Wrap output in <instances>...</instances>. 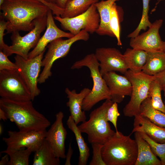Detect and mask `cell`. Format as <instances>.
I'll return each mask as SVG.
<instances>
[{"mask_svg":"<svg viewBox=\"0 0 165 165\" xmlns=\"http://www.w3.org/2000/svg\"><path fill=\"white\" fill-rule=\"evenodd\" d=\"M0 9V16L8 22L7 33L30 31L34 27L35 20L47 15L50 9L37 0H4Z\"/></svg>","mask_w":165,"mask_h":165,"instance_id":"1","label":"cell"},{"mask_svg":"<svg viewBox=\"0 0 165 165\" xmlns=\"http://www.w3.org/2000/svg\"><path fill=\"white\" fill-rule=\"evenodd\" d=\"M0 108L19 130L28 132L46 130L50 122L34 107L31 100L17 101L1 98Z\"/></svg>","mask_w":165,"mask_h":165,"instance_id":"2","label":"cell"},{"mask_svg":"<svg viewBox=\"0 0 165 165\" xmlns=\"http://www.w3.org/2000/svg\"><path fill=\"white\" fill-rule=\"evenodd\" d=\"M138 147L135 139L119 131L103 145L102 156L106 165H135Z\"/></svg>","mask_w":165,"mask_h":165,"instance_id":"3","label":"cell"},{"mask_svg":"<svg viewBox=\"0 0 165 165\" xmlns=\"http://www.w3.org/2000/svg\"><path fill=\"white\" fill-rule=\"evenodd\" d=\"M114 102L111 99H106L91 112L88 120L78 126L82 133L87 134L89 143L103 145L115 133L107 119L108 110Z\"/></svg>","mask_w":165,"mask_h":165,"instance_id":"4","label":"cell"},{"mask_svg":"<svg viewBox=\"0 0 165 165\" xmlns=\"http://www.w3.org/2000/svg\"><path fill=\"white\" fill-rule=\"evenodd\" d=\"M100 64L95 54H88L82 59L75 62L71 67L72 69H79L83 67H88L93 82V87L89 94L83 100L82 109L89 111L100 101L111 99L109 89L100 73Z\"/></svg>","mask_w":165,"mask_h":165,"instance_id":"5","label":"cell"},{"mask_svg":"<svg viewBox=\"0 0 165 165\" xmlns=\"http://www.w3.org/2000/svg\"><path fill=\"white\" fill-rule=\"evenodd\" d=\"M89 34L84 30L78 34L67 39L62 38L56 39L50 42L47 46L48 50L42 62L43 70L38 79V83L45 82L52 74L51 68L54 62L57 59L65 57L68 53L72 45L79 40L87 41Z\"/></svg>","mask_w":165,"mask_h":165,"instance_id":"6","label":"cell"},{"mask_svg":"<svg viewBox=\"0 0 165 165\" xmlns=\"http://www.w3.org/2000/svg\"><path fill=\"white\" fill-rule=\"evenodd\" d=\"M47 19L46 15L36 19L34 28L23 36H21L18 31L12 32V45L6 44L2 50L8 56L15 54L28 59L29 51L36 46L41 33L46 27Z\"/></svg>","mask_w":165,"mask_h":165,"instance_id":"7","label":"cell"},{"mask_svg":"<svg viewBox=\"0 0 165 165\" xmlns=\"http://www.w3.org/2000/svg\"><path fill=\"white\" fill-rule=\"evenodd\" d=\"M131 83L132 91L130 99L123 109L124 115L131 117L139 114L142 102L148 97L150 84L155 79L142 71L135 72L128 70L124 74Z\"/></svg>","mask_w":165,"mask_h":165,"instance_id":"8","label":"cell"},{"mask_svg":"<svg viewBox=\"0 0 165 165\" xmlns=\"http://www.w3.org/2000/svg\"><path fill=\"white\" fill-rule=\"evenodd\" d=\"M0 96L15 101H32L30 91L17 70H0Z\"/></svg>","mask_w":165,"mask_h":165,"instance_id":"9","label":"cell"},{"mask_svg":"<svg viewBox=\"0 0 165 165\" xmlns=\"http://www.w3.org/2000/svg\"><path fill=\"white\" fill-rule=\"evenodd\" d=\"M58 21L64 30L69 31L74 35L84 30L91 34L96 32L100 24V16L94 3L82 14L72 18L53 16Z\"/></svg>","mask_w":165,"mask_h":165,"instance_id":"10","label":"cell"},{"mask_svg":"<svg viewBox=\"0 0 165 165\" xmlns=\"http://www.w3.org/2000/svg\"><path fill=\"white\" fill-rule=\"evenodd\" d=\"M45 51L34 58L27 59L18 55L14 57L15 63L18 67L17 70L30 91L32 101L41 92L37 85Z\"/></svg>","mask_w":165,"mask_h":165,"instance_id":"11","label":"cell"},{"mask_svg":"<svg viewBox=\"0 0 165 165\" xmlns=\"http://www.w3.org/2000/svg\"><path fill=\"white\" fill-rule=\"evenodd\" d=\"M46 131V130L28 132L9 131L8 137L2 138L7 148L1 153H5L7 152H13L23 148H31L35 152L39 148L45 140Z\"/></svg>","mask_w":165,"mask_h":165,"instance_id":"12","label":"cell"},{"mask_svg":"<svg viewBox=\"0 0 165 165\" xmlns=\"http://www.w3.org/2000/svg\"><path fill=\"white\" fill-rule=\"evenodd\" d=\"M94 54L99 62L100 72L102 76L112 71L124 74L128 70L123 54L115 48H97Z\"/></svg>","mask_w":165,"mask_h":165,"instance_id":"13","label":"cell"},{"mask_svg":"<svg viewBox=\"0 0 165 165\" xmlns=\"http://www.w3.org/2000/svg\"><path fill=\"white\" fill-rule=\"evenodd\" d=\"M163 22L162 19L156 20L152 23L146 31L131 38L130 46L132 48L147 52L163 51V41L159 33Z\"/></svg>","mask_w":165,"mask_h":165,"instance_id":"14","label":"cell"},{"mask_svg":"<svg viewBox=\"0 0 165 165\" xmlns=\"http://www.w3.org/2000/svg\"><path fill=\"white\" fill-rule=\"evenodd\" d=\"M55 116V120L46 131L45 139L51 146L57 157L65 159V141L67 132L63 122L64 114L60 111Z\"/></svg>","mask_w":165,"mask_h":165,"instance_id":"15","label":"cell"},{"mask_svg":"<svg viewBox=\"0 0 165 165\" xmlns=\"http://www.w3.org/2000/svg\"><path fill=\"white\" fill-rule=\"evenodd\" d=\"M52 10L50 9L47 16L46 29L44 35L40 37L37 44L28 54V59L34 58L46 50L48 44L53 40L59 38H69L73 36L70 32H66L59 28L54 21Z\"/></svg>","mask_w":165,"mask_h":165,"instance_id":"16","label":"cell"},{"mask_svg":"<svg viewBox=\"0 0 165 165\" xmlns=\"http://www.w3.org/2000/svg\"><path fill=\"white\" fill-rule=\"evenodd\" d=\"M103 77L109 89L111 100L113 102L120 103L126 96H131L132 84L126 76L112 71L105 73Z\"/></svg>","mask_w":165,"mask_h":165,"instance_id":"17","label":"cell"},{"mask_svg":"<svg viewBox=\"0 0 165 165\" xmlns=\"http://www.w3.org/2000/svg\"><path fill=\"white\" fill-rule=\"evenodd\" d=\"M91 90L84 88L77 93L75 90H71L66 88L65 91L68 99L66 105L69 108L70 116L77 125L80 122H83L86 119L85 111L82 109V103L84 98L89 94Z\"/></svg>","mask_w":165,"mask_h":165,"instance_id":"18","label":"cell"},{"mask_svg":"<svg viewBox=\"0 0 165 165\" xmlns=\"http://www.w3.org/2000/svg\"><path fill=\"white\" fill-rule=\"evenodd\" d=\"M134 117L132 134L136 132H143L156 142L165 143V127L156 125L147 117L139 114Z\"/></svg>","mask_w":165,"mask_h":165,"instance_id":"19","label":"cell"},{"mask_svg":"<svg viewBox=\"0 0 165 165\" xmlns=\"http://www.w3.org/2000/svg\"><path fill=\"white\" fill-rule=\"evenodd\" d=\"M135 140L137 144L138 153L135 165H162L161 161L152 152L148 142L140 133H134Z\"/></svg>","mask_w":165,"mask_h":165,"instance_id":"20","label":"cell"},{"mask_svg":"<svg viewBox=\"0 0 165 165\" xmlns=\"http://www.w3.org/2000/svg\"><path fill=\"white\" fill-rule=\"evenodd\" d=\"M119 0H101L94 3L100 16V25L96 32L98 35L115 37L109 26L110 11L112 5Z\"/></svg>","mask_w":165,"mask_h":165,"instance_id":"21","label":"cell"},{"mask_svg":"<svg viewBox=\"0 0 165 165\" xmlns=\"http://www.w3.org/2000/svg\"><path fill=\"white\" fill-rule=\"evenodd\" d=\"M57 157L51 146L45 139L39 148L35 152L33 165H59Z\"/></svg>","mask_w":165,"mask_h":165,"instance_id":"22","label":"cell"},{"mask_svg":"<svg viewBox=\"0 0 165 165\" xmlns=\"http://www.w3.org/2000/svg\"><path fill=\"white\" fill-rule=\"evenodd\" d=\"M123 54L128 70L135 72L142 71L146 62L148 52L142 50L128 48Z\"/></svg>","mask_w":165,"mask_h":165,"instance_id":"23","label":"cell"},{"mask_svg":"<svg viewBox=\"0 0 165 165\" xmlns=\"http://www.w3.org/2000/svg\"><path fill=\"white\" fill-rule=\"evenodd\" d=\"M68 128L74 134L79 151V165H86L90 155V149L83 137L82 133L72 117L70 116L67 121Z\"/></svg>","mask_w":165,"mask_h":165,"instance_id":"24","label":"cell"},{"mask_svg":"<svg viewBox=\"0 0 165 165\" xmlns=\"http://www.w3.org/2000/svg\"><path fill=\"white\" fill-rule=\"evenodd\" d=\"M146 62L142 72L147 75H154L165 69V52L163 51L148 52Z\"/></svg>","mask_w":165,"mask_h":165,"instance_id":"25","label":"cell"},{"mask_svg":"<svg viewBox=\"0 0 165 165\" xmlns=\"http://www.w3.org/2000/svg\"><path fill=\"white\" fill-rule=\"evenodd\" d=\"M139 114L147 117L156 125L165 127V113L153 108L150 97H148L142 102Z\"/></svg>","mask_w":165,"mask_h":165,"instance_id":"26","label":"cell"},{"mask_svg":"<svg viewBox=\"0 0 165 165\" xmlns=\"http://www.w3.org/2000/svg\"><path fill=\"white\" fill-rule=\"evenodd\" d=\"M97 0H70L66 4L61 16L62 18H72L86 11Z\"/></svg>","mask_w":165,"mask_h":165,"instance_id":"27","label":"cell"},{"mask_svg":"<svg viewBox=\"0 0 165 165\" xmlns=\"http://www.w3.org/2000/svg\"><path fill=\"white\" fill-rule=\"evenodd\" d=\"M124 12L122 8L116 2L112 5L111 9L109 26L117 40L118 46L122 44L120 39V23L123 20Z\"/></svg>","mask_w":165,"mask_h":165,"instance_id":"28","label":"cell"},{"mask_svg":"<svg viewBox=\"0 0 165 165\" xmlns=\"http://www.w3.org/2000/svg\"><path fill=\"white\" fill-rule=\"evenodd\" d=\"M163 89L158 80L155 79L150 84L148 97L151 98L153 108L165 113V105L161 97V92Z\"/></svg>","mask_w":165,"mask_h":165,"instance_id":"29","label":"cell"},{"mask_svg":"<svg viewBox=\"0 0 165 165\" xmlns=\"http://www.w3.org/2000/svg\"><path fill=\"white\" fill-rule=\"evenodd\" d=\"M32 152L33 151L31 148H23L16 151L6 152L5 153L8 154L9 156L8 165H28L29 157Z\"/></svg>","mask_w":165,"mask_h":165,"instance_id":"30","label":"cell"},{"mask_svg":"<svg viewBox=\"0 0 165 165\" xmlns=\"http://www.w3.org/2000/svg\"><path fill=\"white\" fill-rule=\"evenodd\" d=\"M150 0H142L143 9L141 17L138 25L136 28L127 35L129 38H133L139 35L141 30L146 31L152 25L149 20L148 13L149 9Z\"/></svg>","mask_w":165,"mask_h":165,"instance_id":"31","label":"cell"},{"mask_svg":"<svg viewBox=\"0 0 165 165\" xmlns=\"http://www.w3.org/2000/svg\"><path fill=\"white\" fill-rule=\"evenodd\" d=\"M142 137L149 145L154 153L159 157L162 165H165V143H160L156 142L143 132H140Z\"/></svg>","mask_w":165,"mask_h":165,"instance_id":"32","label":"cell"},{"mask_svg":"<svg viewBox=\"0 0 165 165\" xmlns=\"http://www.w3.org/2000/svg\"><path fill=\"white\" fill-rule=\"evenodd\" d=\"M93 149V156L89 165H106L103 159L101 149L103 145L99 143L91 144Z\"/></svg>","mask_w":165,"mask_h":165,"instance_id":"33","label":"cell"},{"mask_svg":"<svg viewBox=\"0 0 165 165\" xmlns=\"http://www.w3.org/2000/svg\"><path fill=\"white\" fill-rule=\"evenodd\" d=\"M120 115V114L118 110L117 103L114 102L108 110L107 119L108 121L112 123L117 133L119 132L117 127V119Z\"/></svg>","mask_w":165,"mask_h":165,"instance_id":"34","label":"cell"},{"mask_svg":"<svg viewBox=\"0 0 165 165\" xmlns=\"http://www.w3.org/2000/svg\"><path fill=\"white\" fill-rule=\"evenodd\" d=\"M2 50L0 51V70H17L16 64L11 62Z\"/></svg>","mask_w":165,"mask_h":165,"instance_id":"35","label":"cell"},{"mask_svg":"<svg viewBox=\"0 0 165 165\" xmlns=\"http://www.w3.org/2000/svg\"><path fill=\"white\" fill-rule=\"evenodd\" d=\"M8 23V21H5L4 19L0 16V49L2 50L6 44L3 40V37L5 35L4 32L6 30Z\"/></svg>","mask_w":165,"mask_h":165,"instance_id":"36","label":"cell"},{"mask_svg":"<svg viewBox=\"0 0 165 165\" xmlns=\"http://www.w3.org/2000/svg\"><path fill=\"white\" fill-rule=\"evenodd\" d=\"M52 10L53 14L56 16H60L61 15L63 9L58 7L55 3H49L44 0H37Z\"/></svg>","mask_w":165,"mask_h":165,"instance_id":"37","label":"cell"},{"mask_svg":"<svg viewBox=\"0 0 165 165\" xmlns=\"http://www.w3.org/2000/svg\"><path fill=\"white\" fill-rule=\"evenodd\" d=\"M154 75L163 88H165V69Z\"/></svg>","mask_w":165,"mask_h":165,"instance_id":"38","label":"cell"},{"mask_svg":"<svg viewBox=\"0 0 165 165\" xmlns=\"http://www.w3.org/2000/svg\"><path fill=\"white\" fill-rule=\"evenodd\" d=\"M73 152V149L71 146V143L70 142L69 145L68 151L66 154V159L65 165H71V160Z\"/></svg>","mask_w":165,"mask_h":165,"instance_id":"39","label":"cell"},{"mask_svg":"<svg viewBox=\"0 0 165 165\" xmlns=\"http://www.w3.org/2000/svg\"><path fill=\"white\" fill-rule=\"evenodd\" d=\"M70 0H55L56 4L59 7L64 9L67 3Z\"/></svg>","mask_w":165,"mask_h":165,"instance_id":"40","label":"cell"},{"mask_svg":"<svg viewBox=\"0 0 165 165\" xmlns=\"http://www.w3.org/2000/svg\"><path fill=\"white\" fill-rule=\"evenodd\" d=\"M10 158L9 155L6 154L2 157L0 161V165H8L9 161Z\"/></svg>","mask_w":165,"mask_h":165,"instance_id":"41","label":"cell"},{"mask_svg":"<svg viewBox=\"0 0 165 165\" xmlns=\"http://www.w3.org/2000/svg\"><path fill=\"white\" fill-rule=\"evenodd\" d=\"M6 114L4 111L1 108H0V120H2L5 121L8 120Z\"/></svg>","mask_w":165,"mask_h":165,"instance_id":"42","label":"cell"},{"mask_svg":"<svg viewBox=\"0 0 165 165\" xmlns=\"http://www.w3.org/2000/svg\"><path fill=\"white\" fill-rule=\"evenodd\" d=\"M44 0L46 2L49 3L55 4V0Z\"/></svg>","mask_w":165,"mask_h":165,"instance_id":"43","label":"cell"},{"mask_svg":"<svg viewBox=\"0 0 165 165\" xmlns=\"http://www.w3.org/2000/svg\"><path fill=\"white\" fill-rule=\"evenodd\" d=\"M3 131V128L2 124H0V135L2 134Z\"/></svg>","mask_w":165,"mask_h":165,"instance_id":"44","label":"cell"},{"mask_svg":"<svg viewBox=\"0 0 165 165\" xmlns=\"http://www.w3.org/2000/svg\"><path fill=\"white\" fill-rule=\"evenodd\" d=\"M163 51L165 52V42L163 41Z\"/></svg>","mask_w":165,"mask_h":165,"instance_id":"45","label":"cell"},{"mask_svg":"<svg viewBox=\"0 0 165 165\" xmlns=\"http://www.w3.org/2000/svg\"><path fill=\"white\" fill-rule=\"evenodd\" d=\"M163 0H158L156 4V6L155 7H156V6L161 1Z\"/></svg>","mask_w":165,"mask_h":165,"instance_id":"46","label":"cell"},{"mask_svg":"<svg viewBox=\"0 0 165 165\" xmlns=\"http://www.w3.org/2000/svg\"><path fill=\"white\" fill-rule=\"evenodd\" d=\"M4 0H0V6H1L3 3Z\"/></svg>","mask_w":165,"mask_h":165,"instance_id":"47","label":"cell"},{"mask_svg":"<svg viewBox=\"0 0 165 165\" xmlns=\"http://www.w3.org/2000/svg\"><path fill=\"white\" fill-rule=\"evenodd\" d=\"M163 92H164V97H165V88H163ZM164 103H165V101H164Z\"/></svg>","mask_w":165,"mask_h":165,"instance_id":"48","label":"cell"},{"mask_svg":"<svg viewBox=\"0 0 165 165\" xmlns=\"http://www.w3.org/2000/svg\"><path fill=\"white\" fill-rule=\"evenodd\" d=\"M97 0L99 1V0Z\"/></svg>","mask_w":165,"mask_h":165,"instance_id":"49","label":"cell"}]
</instances>
